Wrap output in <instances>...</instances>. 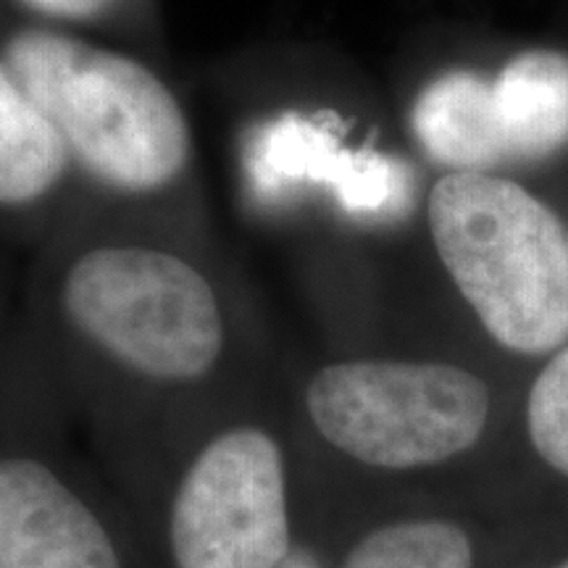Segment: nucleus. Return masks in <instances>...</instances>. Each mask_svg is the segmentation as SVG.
Returning <instances> with one entry per match:
<instances>
[{
	"mask_svg": "<svg viewBox=\"0 0 568 568\" xmlns=\"http://www.w3.org/2000/svg\"><path fill=\"white\" fill-rule=\"evenodd\" d=\"M3 61L55 126L71 163L103 190L151 197L187 172V113L142 61L55 30L17 34Z\"/></svg>",
	"mask_w": 568,
	"mask_h": 568,
	"instance_id": "obj_1",
	"label": "nucleus"
},
{
	"mask_svg": "<svg viewBox=\"0 0 568 568\" xmlns=\"http://www.w3.org/2000/svg\"><path fill=\"white\" fill-rule=\"evenodd\" d=\"M445 272L495 343L545 355L568 343V243L548 205L493 174H445L429 193Z\"/></svg>",
	"mask_w": 568,
	"mask_h": 568,
	"instance_id": "obj_2",
	"label": "nucleus"
},
{
	"mask_svg": "<svg viewBox=\"0 0 568 568\" xmlns=\"http://www.w3.org/2000/svg\"><path fill=\"white\" fill-rule=\"evenodd\" d=\"M61 303L77 335L145 379L195 382L222 358V301L209 276L169 247H88L67 268Z\"/></svg>",
	"mask_w": 568,
	"mask_h": 568,
	"instance_id": "obj_3",
	"label": "nucleus"
},
{
	"mask_svg": "<svg viewBox=\"0 0 568 568\" xmlns=\"http://www.w3.org/2000/svg\"><path fill=\"white\" fill-rule=\"evenodd\" d=\"M316 432L366 466L408 471L471 450L485 435L489 393L477 374L437 361H343L305 389Z\"/></svg>",
	"mask_w": 568,
	"mask_h": 568,
	"instance_id": "obj_4",
	"label": "nucleus"
},
{
	"mask_svg": "<svg viewBox=\"0 0 568 568\" xmlns=\"http://www.w3.org/2000/svg\"><path fill=\"white\" fill-rule=\"evenodd\" d=\"M293 550L282 447L258 426L222 432L176 489V568H276Z\"/></svg>",
	"mask_w": 568,
	"mask_h": 568,
	"instance_id": "obj_5",
	"label": "nucleus"
},
{
	"mask_svg": "<svg viewBox=\"0 0 568 568\" xmlns=\"http://www.w3.org/2000/svg\"><path fill=\"white\" fill-rule=\"evenodd\" d=\"M0 566L122 568L92 510L30 458L0 460Z\"/></svg>",
	"mask_w": 568,
	"mask_h": 568,
	"instance_id": "obj_6",
	"label": "nucleus"
},
{
	"mask_svg": "<svg viewBox=\"0 0 568 568\" xmlns=\"http://www.w3.org/2000/svg\"><path fill=\"white\" fill-rule=\"evenodd\" d=\"M410 126L422 151L450 174H489L510 163L493 80L479 71L453 69L426 84L410 111Z\"/></svg>",
	"mask_w": 568,
	"mask_h": 568,
	"instance_id": "obj_7",
	"label": "nucleus"
},
{
	"mask_svg": "<svg viewBox=\"0 0 568 568\" xmlns=\"http://www.w3.org/2000/svg\"><path fill=\"white\" fill-rule=\"evenodd\" d=\"M510 163L548 159L568 145V55L527 51L493 80Z\"/></svg>",
	"mask_w": 568,
	"mask_h": 568,
	"instance_id": "obj_8",
	"label": "nucleus"
},
{
	"mask_svg": "<svg viewBox=\"0 0 568 568\" xmlns=\"http://www.w3.org/2000/svg\"><path fill=\"white\" fill-rule=\"evenodd\" d=\"M69 166L55 126L0 61V205L40 201L59 187Z\"/></svg>",
	"mask_w": 568,
	"mask_h": 568,
	"instance_id": "obj_9",
	"label": "nucleus"
},
{
	"mask_svg": "<svg viewBox=\"0 0 568 568\" xmlns=\"http://www.w3.org/2000/svg\"><path fill=\"white\" fill-rule=\"evenodd\" d=\"M343 568H474V545L458 524L397 521L361 539Z\"/></svg>",
	"mask_w": 568,
	"mask_h": 568,
	"instance_id": "obj_10",
	"label": "nucleus"
},
{
	"mask_svg": "<svg viewBox=\"0 0 568 568\" xmlns=\"http://www.w3.org/2000/svg\"><path fill=\"white\" fill-rule=\"evenodd\" d=\"M527 424L539 458L568 477V343L531 385Z\"/></svg>",
	"mask_w": 568,
	"mask_h": 568,
	"instance_id": "obj_11",
	"label": "nucleus"
},
{
	"mask_svg": "<svg viewBox=\"0 0 568 568\" xmlns=\"http://www.w3.org/2000/svg\"><path fill=\"white\" fill-rule=\"evenodd\" d=\"M21 3L45 19L67 21V24H90V21L105 17L119 0H21Z\"/></svg>",
	"mask_w": 568,
	"mask_h": 568,
	"instance_id": "obj_12",
	"label": "nucleus"
},
{
	"mask_svg": "<svg viewBox=\"0 0 568 568\" xmlns=\"http://www.w3.org/2000/svg\"><path fill=\"white\" fill-rule=\"evenodd\" d=\"M276 568H322L314 552L308 550H290V556L282 560Z\"/></svg>",
	"mask_w": 568,
	"mask_h": 568,
	"instance_id": "obj_13",
	"label": "nucleus"
},
{
	"mask_svg": "<svg viewBox=\"0 0 568 568\" xmlns=\"http://www.w3.org/2000/svg\"><path fill=\"white\" fill-rule=\"evenodd\" d=\"M558 568H568V560H566V564H560V566H558Z\"/></svg>",
	"mask_w": 568,
	"mask_h": 568,
	"instance_id": "obj_14",
	"label": "nucleus"
},
{
	"mask_svg": "<svg viewBox=\"0 0 568 568\" xmlns=\"http://www.w3.org/2000/svg\"><path fill=\"white\" fill-rule=\"evenodd\" d=\"M566 243H568V232H566Z\"/></svg>",
	"mask_w": 568,
	"mask_h": 568,
	"instance_id": "obj_15",
	"label": "nucleus"
},
{
	"mask_svg": "<svg viewBox=\"0 0 568 568\" xmlns=\"http://www.w3.org/2000/svg\"><path fill=\"white\" fill-rule=\"evenodd\" d=\"M0 568H3V566H0Z\"/></svg>",
	"mask_w": 568,
	"mask_h": 568,
	"instance_id": "obj_16",
	"label": "nucleus"
}]
</instances>
